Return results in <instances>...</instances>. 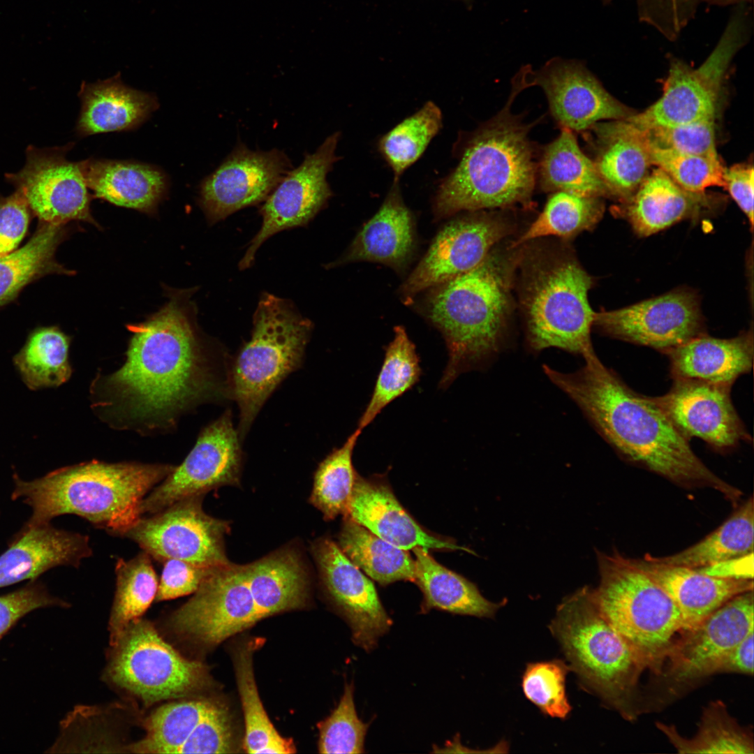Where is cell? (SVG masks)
<instances>
[{
    "label": "cell",
    "mask_w": 754,
    "mask_h": 754,
    "mask_svg": "<svg viewBox=\"0 0 754 754\" xmlns=\"http://www.w3.org/2000/svg\"><path fill=\"white\" fill-rule=\"evenodd\" d=\"M243 453L232 414L226 411L200 433L190 453L142 501L141 516L158 512L191 496L239 484Z\"/></svg>",
    "instance_id": "14"
},
{
    "label": "cell",
    "mask_w": 754,
    "mask_h": 754,
    "mask_svg": "<svg viewBox=\"0 0 754 754\" xmlns=\"http://www.w3.org/2000/svg\"><path fill=\"white\" fill-rule=\"evenodd\" d=\"M714 119L712 116L686 124L640 129L653 145L685 154L718 156Z\"/></svg>",
    "instance_id": "51"
},
{
    "label": "cell",
    "mask_w": 754,
    "mask_h": 754,
    "mask_svg": "<svg viewBox=\"0 0 754 754\" xmlns=\"http://www.w3.org/2000/svg\"><path fill=\"white\" fill-rule=\"evenodd\" d=\"M204 496L186 497L141 516L119 537L135 542L160 562L175 559L205 567L228 564L224 539L230 524L204 511Z\"/></svg>",
    "instance_id": "12"
},
{
    "label": "cell",
    "mask_w": 754,
    "mask_h": 754,
    "mask_svg": "<svg viewBox=\"0 0 754 754\" xmlns=\"http://www.w3.org/2000/svg\"><path fill=\"white\" fill-rule=\"evenodd\" d=\"M246 579L263 619L301 608L308 598L309 579L300 553L283 547L244 565Z\"/></svg>",
    "instance_id": "33"
},
{
    "label": "cell",
    "mask_w": 754,
    "mask_h": 754,
    "mask_svg": "<svg viewBox=\"0 0 754 754\" xmlns=\"http://www.w3.org/2000/svg\"><path fill=\"white\" fill-rule=\"evenodd\" d=\"M753 632L723 654L708 669L707 677L723 672L753 674Z\"/></svg>",
    "instance_id": "57"
},
{
    "label": "cell",
    "mask_w": 754,
    "mask_h": 754,
    "mask_svg": "<svg viewBox=\"0 0 754 754\" xmlns=\"http://www.w3.org/2000/svg\"><path fill=\"white\" fill-rule=\"evenodd\" d=\"M415 224L405 205L399 181H394L383 204L363 226L346 253L328 267L360 261L384 264L400 272L415 248Z\"/></svg>",
    "instance_id": "27"
},
{
    "label": "cell",
    "mask_w": 754,
    "mask_h": 754,
    "mask_svg": "<svg viewBox=\"0 0 754 754\" xmlns=\"http://www.w3.org/2000/svg\"><path fill=\"white\" fill-rule=\"evenodd\" d=\"M672 599L689 629L741 593L753 591V581L713 577L698 570L646 559H630Z\"/></svg>",
    "instance_id": "28"
},
{
    "label": "cell",
    "mask_w": 754,
    "mask_h": 754,
    "mask_svg": "<svg viewBox=\"0 0 754 754\" xmlns=\"http://www.w3.org/2000/svg\"><path fill=\"white\" fill-rule=\"evenodd\" d=\"M339 137V132L328 136L314 153L307 154L298 167L289 170L267 196L260 210L261 228L240 260L239 269L253 264L257 250L267 239L306 225L323 208L332 194L326 177L340 158L335 154Z\"/></svg>",
    "instance_id": "17"
},
{
    "label": "cell",
    "mask_w": 754,
    "mask_h": 754,
    "mask_svg": "<svg viewBox=\"0 0 754 754\" xmlns=\"http://www.w3.org/2000/svg\"><path fill=\"white\" fill-rule=\"evenodd\" d=\"M583 357L584 365L575 372L542 369L622 458L681 487L715 489L737 504L741 491L705 466L649 397L631 390L596 353Z\"/></svg>",
    "instance_id": "2"
},
{
    "label": "cell",
    "mask_w": 754,
    "mask_h": 754,
    "mask_svg": "<svg viewBox=\"0 0 754 754\" xmlns=\"http://www.w3.org/2000/svg\"><path fill=\"white\" fill-rule=\"evenodd\" d=\"M110 646L107 681L145 705L186 697L206 684L204 665L183 656L150 621L131 622Z\"/></svg>",
    "instance_id": "10"
},
{
    "label": "cell",
    "mask_w": 754,
    "mask_h": 754,
    "mask_svg": "<svg viewBox=\"0 0 754 754\" xmlns=\"http://www.w3.org/2000/svg\"><path fill=\"white\" fill-rule=\"evenodd\" d=\"M145 734L129 749L140 753H228L232 748L229 716L207 698L175 700L154 710Z\"/></svg>",
    "instance_id": "19"
},
{
    "label": "cell",
    "mask_w": 754,
    "mask_h": 754,
    "mask_svg": "<svg viewBox=\"0 0 754 754\" xmlns=\"http://www.w3.org/2000/svg\"><path fill=\"white\" fill-rule=\"evenodd\" d=\"M256 646L249 642L236 653L237 681L245 722L244 746L248 753H295L291 740L283 738L269 720L256 683L252 656Z\"/></svg>",
    "instance_id": "44"
},
{
    "label": "cell",
    "mask_w": 754,
    "mask_h": 754,
    "mask_svg": "<svg viewBox=\"0 0 754 754\" xmlns=\"http://www.w3.org/2000/svg\"><path fill=\"white\" fill-rule=\"evenodd\" d=\"M92 554L87 535L57 529L50 523L27 526L0 556V588L35 579L57 566L78 568Z\"/></svg>",
    "instance_id": "26"
},
{
    "label": "cell",
    "mask_w": 754,
    "mask_h": 754,
    "mask_svg": "<svg viewBox=\"0 0 754 754\" xmlns=\"http://www.w3.org/2000/svg\"><path fill=\"white\" fill-rule=\"evenodd\" d=\"M593 161L610 194L626 197L647 177L652 164L649 143L642 130L626 121L595 124Z\"/></svg>",
    "instance_id": "29"
},
{
    "label": "cell",
    "mask_w": 754,
    "mask_h": 754,
    "mask_svg": "<svg viewBox=\"0 0 754 754\" xmlns=\"http://www.w3.org/2000/svg\"><path fill=\"white\" fill-rule=\"evenodd\" d=\"M80 163L94 195L117 206L152 213L167 191L166 175L152 165L92 158Z\"/></svg>",
    "instance_id": "31"
},
{
    "label": "cell",
    "mask_w": 754,
    "mask_h": 754,
    "mask_svg": "<svg viewBox=\"0 0 754 754\" xmlns=\"http://www.w3.org/2000/svg\"><path fill=\"white\" fill-rule=\"evenodd\" d=\"M362 430L356 429L339 448H334L319 464L309 498L325 519L345 514L357 473L353 464V450Z\"/></svg>",
    "instance_id": "47"
},
{
    "label": "cell",
    "mask_w": 754,
    "mask_h": 754,
    "mask_svg": "<svg viewBox=\"0 0 754 754\" xmlns=\"http://www.w3.org/2000/svg\"><path fill=\"white\" fill-rule=\"evenodd\" d=\"M440 108L427 101L418 111L404 119L378 140L381 156L399 181L404 171L422 155L442 128Z\"/></svg>",
    "instance_id": "46"
},
{
    "label": "cell",
    "mask_w": 754,
    "mask_h": 754,
    "mask_svg": "<svg viewBox=\"0 0 754 754\" xmlns=\"http://www.w3.org/2000/svg\"><path fill=\"white\" fill-rule=\"evenodd\" d=\"M603 205L600 198L556 191L548 198L540 215L510 245L515 249L545 236L570 238L591 229L600 219Z\"/></svg>",
    "instance_id": "45"
},
{
    "label": "cell",
    "mask_w": 754,
    "mask_h": 754,
    "mask_svg": "<svg viewBox=\"0 0 754 754\" xmlns=\"http://www.w3.org/2000/svg\"><path fill=\"white\" fill-rule=\"evenodd\" d=\"M71 146H29L24 167L6 174V178L23 194L39 222L65 225L82 221L97 226L91 214L90 194L80 163L66 157Z\"/></svg>",
    "instance_id": "15"
},
{
    "label": "cell",
    "mask_w": 754,
    "mask_h": 754,
    "mask_svg": "<svg viewBox=\"0 0 754 754\" xmlns=\"http://www.w3.org/2000/svg\"><path fill=\"white\" fill-rule=\"evenodd\" d=\"M155 602L170 600L193 593L216 567H205L186 561L164 560ZM217 567V566H216Z\"/></svg>",
    "instance_id": "53"
},
{
    "label": "cell",
    "mask_w": 754,
    "mask_h": 754,
    "mask_svg": "<svg viewBox=\"0 0 754 754\" xmlns=\"http://www.w3.org/2000/svg\"><path fill=\"white\" fill-rule=\"evenodd\" d=\"M312 553L325 591L350 628L353 643L371 652L392 624L374 584L332 540L316 541Z\"/></svg>",
    "instance_id": "23"
},
{
    "label": "cell",
    "mask_w": 754,
    "mask_h": 754,
    "mask_svg": "<svg viewBox=\"0 0 754 754\" xmlns=\"http://www.w3.org/2000/svg\"><path fill=\"white\" fill-rule=\"evenodd\" d=\"M649 143L652 164L683 189L702 194L709 187L724 186V168L718 156L685 154Z\"/></svg>",
    "instance_id": "48"
},
{
    "label": "cell",
    "mask_w": 754,
    "mask_h": 754,
    "mask_svg": "<svg viewBox=\"0 0 754 754\" xmlns=\"http://www.w3.org/2000/svg\"><path fill=\"white\" fill-rule=\"evenodd\" d=\"M596 554L600 582L592 593L600 613L644 669L660 675L675 642L686 630L679 607L629 558L618 552Z\"/></svg>",
    "instance_id": "7"
},
{
    "label": "cell",
    "mask_w": 754,
    "mask_h": 754,
    "mask_svg": "<svg viewBox=\"0 0 754 754\" xmlns=\"http://www.w3.org/2000/svg\"><path fill=\"white\" fill-rule=\"evenodd\" d=\"M754 506L753 498L741 505L718 528L695 545L663 557L646 554L651 561L692 568L753 552Z\"/></svg>",
    "instance_id": "39"
},
{
    "label": "cell",
    "mask_w": 754,
    "mask_h": 754,
    "mask_svg": "<svg viewBox=\"0 0 754 754\" xmlns=\"http://www.w3.org/2000/svg\"><path fill=\"white\" fill-rule=\"evenodd\" d=\"M193 594L166 619L168 631L177 641L216 645L263 619L244 565L214 568Z\"/></svg>",
    "instance_id": "13"
},
{
    "label": "cell",
    "mask_w": 754,
    "mask_h": 754,
    "mask_svg": "<svg viewBox=\"0 0 754 754\" xmlns=\"http://www.w3.org/2000/svg\"><path fill=\"white\" fill-rule=\"evenodd\" d=\"M674 379L732 385L753 364L752 332L731 339L697 335L668 352Z\"/></svg>",
    "instance_id": "30"
},
{
    "label": "cell",
    "mask_w": 754,
    "mask_h": 754,
    "mask_svg": "<svg viewBox=\"0 0 754 754\" xmlns=\"http://www.w3.org/2000/svg\"><path fill=\"white\" fill-rule=\"evenodd\" d=\"M167 464L107 463L93 460L55 470L30 481L15 478L13 499L31 509L27 526L75 515L119 535L141 517L145 497L175 468Z\"/></svg>",
    "instance_id": "4"
},
{
    "label": "cell",
    "mask_w": 754,
    "mask_h": 754,
    "mask_svg": "<svg viewBox=\"0 0 754 754\" xmlns=\"http://www.w3.org/2000/svg\"><path fill=\"white\" fill-rule=\"evenodd\" d=\"M549 628L582 687L627 720L640 714L637 690L645 670L600 613L592 589L584 586L558 605Z\"/></svg>",
    "instance_id": "6"
},
{
    "label": "cell",
    "mask_w": 754,
    "mask_h": 754,
    "mask_svg": "<svg viewBox=\"0 0 754 754\" xmlns=\"http://www.w3.org/2000/svg\"><path fill=\"white\" fill-rule=\"evenodd\" d=\"M79 97L82 108L76 130L81 136L135 128L158 108L154 95L126 86L119 73L84 82Z\"/></svg>",
    "instance_id": "32"
},
{
    "label": "cell",
    "mask_w": 754,
    "mask_h": 754,
    "mask_svg": "<svg viewBox=\"0 0 754 754\" xmlns=\"http://www.w3.org/2000/svg\"><path fill=\"white\" fill-rule=\"evenodd\" d=\"M748 10L743 6L730 17L720 40L697 68L674 58L659 99L644 112L625 119L646 129L674 126L715 116L716 103L727 69L750 35Z\"/></svg>",
    "instance_id": "11"
},
{
    "label": "cell",
    "mask_w": 754,
    "mask_h": 754,
    "mask_svg": "<svg viewBox=\"0 0 754 754\" xmlns=\"http://www.w3.org/2000/svg\"><path fill=\"white\" fill-rule=\"evenodd\" d=\"M31 215L27 201L19 190L0 197V258L17 249L27 234Z\"/></svg>",
    "instance_id": "55"
},
{
    "label": "cell",
    "mask_w": 754,
    "mask_h": 754,
    "mask_svg": "<svg viewBox=\"0 0 754 754\" xmlns=\"http://www.w3.org/2000/svg\"><path fill=\"white\" fill-rule=\"evenodd\" d=\"M707 575L726 579H753V552L695 568Z\"/></svg>",
    "instance_id": "58"
},
{
    "label": "cell",
    "mask_w": 754,
    "mask_h": 754,
    "mask_svg": "<svg viewBox=\"0 0 754 754\" xmlns=\"http://www.w3.org/2000/svg\"><path fill=\"white\" fill-rule=\"evenodd\" d=\"M656 726L680 753H754L752 733L738 724L721 701L704 709L698 730L691 738L681 736L674 725L658 722Z\"/></svg>",
    "instance_id": "41"
},
{
    "label": "cell",
    "mask_w": 754,
    "mask_h": 754,
    "mask_svg": "<svg viewBox=\"0 0 754 754\" xmlns=\"http://www.w3.org/2000/svg\"><path fill=\"white\" fill-rule=\"evenodd\" d=\"M524 89L515 76L503 108L475 131L459 133L452 151L457 165L441 181L434 198L436 221L462 211L530 205L538 165L528 136L532 125L511 112Z\"/></svg>",
    "instance_id": "3"
},
{
    "label": "cell",
    "mask_w": 754,
    "mask_h": 754,
    "mask_svg": "<svg viewBox=\"0 0 754 754\" xmlns=\"http://www.w3.org/2000/svg\"><path fill=\"white\" fill-rule=\"evenodd\" d=\"M700 1H704L711 5L715 6H728L731 4H741L752 1V0H700Z\"/></svg>",
    "instance_id": "59"
},
{
    "label": "cell",
    "mask_w": 754,
    "mask_h": 754,
    "mask_svg": "<svg viewBox=\"0 0 754 754\" xmlns=\"http://www.w3.org/2000/svg\"><path fill=\"white\" fill-rule=\"evenodd\" d=\"M462 1H464L466 2H468L470 0H462Z\"/></svg>",
    "instance_id": "61"
},
{
    "label": "cell",
    "mask_w": 754,
    "mask_h": 754,
    "mask_svg": "<svg viewBox=\"0 0 754 754\" xmlns=\"http://www.w3.org/2000/svg\"><path fill=\"white\" fill-rule=\"evenodd\" d=\"M353 682L346 683L337 706L318 724L319 753L361 754L365 752L364 739L369 724L358 717Z\"/></svg>",
    "instance_id": "49"
},
{
    "label": "cell",
    "mask_w": 754,
    "mask_h": 754,
    "mask_svg": "<svg viewBox=\"0 0 754 754\" xmlns=\"http://www.w3.org/2000/svg\"><path fill=\"white\" fill-rule=\"evenodd\" d=\"M312 323L293 304L265 293L253 317L251 339L227 374L226 395L239 410L238 433L245 436L266 400L302 362Z\"/></svg>",
    "instance_id": "8"
},
{
    "label": "cell",
    "mask_w": 754,
    "mask_h": 754,
    "mask_svg": "<svg viewBox=\"0 0 754 754\" xmlns=\"http://www.w3.org/2000/svg\"><path fill=\"white\" fill-rule=\"evenodd\" d=\"M51 596L44 586L32 583L0 596V637L22 617L33 610L50 606H67Z\"/></svg>",
    "instance_id": "54"
},
{
    "label": "cell",
    "mask_w": 754,
    "mask_h": 754,
    "mask_svg": "<svg viewBox=\"0 0 754 754\" xmlns=\"http://www.w3.org/2000/svg\"><path fill=\"white\" fill-rule=\"evenodd\" d=\"M524 268L521 302L529 348L555 347L583 357L595 353L591 276L575 258L560 255L534 258Z\"/></svg>",
    "instance_id": "9"
},
{
    "label": "cell",
    "mask_w": 754,
    "mask_h": 754,
    "mask_svg": "<svg viewBox=\"0 0 754 754\" xmlns=\"http://www.w3.org/2000/svg\"><path fill=\"white\" fill-rule=\"evenodd\" d=\"M519 72L527 88H542L552 116L562 128L583 131L602 120L630 116L580 61L556 57L538 70L525 66Z\"/></svg>",
    "instance_id": "20"
},
{
    "label": "cell",
    "mask_w": 754,
    "mask_h": 754,
    "mask_svg": "<svg viewBox=\"0 0 754 754\" xmlns=\"http://www.w3.org/2000/svg\"><path fill=\"white\" fill-rule=\"evenodd\" d=\"M344 515L406 551L420 547L472 552L425 531L401 506L387 482L380 479H367L357 474Z\"/></svg>",
    "instance_id": "25"
},
{
    "label": "cell",
    "mask_w": 754,
    "mask_h": 754,
    "mask_svg": "<svg viewBox=\"0 0 754 754\" xmlns=\"http://www.w3.org/2000/svg\"><path fill=\"white\" fill-rule=\"evenodd\" d=\"M415 579L423 593L422 611L439 609L454 614L493 618L505 604L486 599L477 586L461 575L441 565L427 549L415 547Z\"/></svg>",
    "instance_id": "34"
},
{
    "label": "cell",
    "mask_w": 754,
    "mask_h": 754,
    "mask_svg": "<svg viewBox=\"0 0 754 754\" xmlns=\"http://www.w3.org/2000/svg\"><path fill=\"white\" fill-rule=\"evenodd\" d=\"M640 20L675 40L693 19L700 0H636Z\"/></svg>",
    "instance_id": "52"
},
{
    "label": "cell",
    "mask_w": 754,
    "mask_h": 754,
    "mask_svg": "<svg viewBox=\"0 0 754 754\" xmlns=\"http://www.w3.org/2000/svg\"><path fill=\"white\" fill-rule=\"evenodd\" d=\"M66 235L64 225L39 222L24 246L0 258V307L14 300L25 286L46 275L73 274L55 257Z\"/></svg>",
    "instance_id": "36"
},
{
    "label": "cell",
    "mask_w": 754,
    "mask_h": 754,
    "mask_svg": "<svg viewBox=\"0 0 754 754\" xmlns=\"http://www.w3.org/2000/svg\"><path fill=\"white\" fill-rule=\"evenodd\" d=\"M128 329L125 363L94 383L95 406L112 424L168 428L187 409L226 395L216 359L184 302L172 297Z\"/></svg>",
    "instance_id": "1"
},
{
    "label": "cell",
    "mask_w": 754,
    "mask_h": 754,
    "mask_svg": "<svg viewBox=\"0 0 754 754\" xmlns=\"http://www.w3.org/2000/svg\"><path fill=\"white\" fill-rule=\"evenodd\" d=\"M753 180L752 166L734 165L724 168L723 181L730 195L753 225Z\"/></svg>",
    "instance_id": "56"
},
{
    "label": "cell",
    "mask_w": 754,
    "mask_h": 754,
    "mask_svg": "<svg viewBox=\"0 0 754 754\" xmlns=\"http://www.w3.org/2000/svg\"><path fill=\"white\" fill-rule=\"evenodd\" d=\"M593 325L615 338L668 352L699 335L695 297L674 291L613 311L595 313Z\"/></svg>",
    "instance_id": "24"
},
{
    "label": "cell",
    "mask_w": 754,
    "mask_h": 754,
    "mask_svg": "<svg viewBox=\"0 0 754 754\" xmlns=\"http://www.w3.org/2000/svg\"><path fill=\"white\" fill-rule=\"evenodd\" d=\"M570 671L569 665L559 659L528 663L522 677L524 694L544 714L566 718L572 709L566 692Z\"/></svg>",
    "instance_id": "50"
},
{
    "label": "cell",
    "mask_w": 754,
    "mask_h": 754,
    "mask_svg": "<svg viewBox=\"0 0 754 754\" xmlns=\"http://www.w3.org/2000/svg\"><path fill=\"white\" fill-rule=\"evenodd\" d=\"M151 559L142 550L128 561L119 558L116 562V589L108 624L110 644L155 601L158 579Z\"/></svg>",
    "instance_id": "42"
},
{
    "label": "cell",
    "mask_w": 754,
    "mask_h": 754,
    "mask_svg": "<svg viewBox=\"0 0 754 754\" xmlns=\"http://www.w3.org/2000/svg\"><path fill=\"white\" fill-rule=\"evenodd\" d=\"M603 2L605 3H608L611 2L612 0H603Z\"/></svg>",
    "instance_id": "60"
},
{
    "label": "cell",
    "mask_w": 754,
    "mask_h": 754,
    "mask_svg": "<svg viewBox=\"0 0 754 754\" xmlns=\"http://www.w3.org/2000/svg\"><path fill=\"white\" fill-rule=\"evenodd\" d=\"M338 546L360 569L382 585L415 579V563L406 550L379 538L345 516Z\"/></svg>",
    "instance_id": "38"
},
{
    "label": "cell",
    "mask_w": 754,
    "mask_h": 754,
    "mask_svg": "<svg viewBox=\"0 0 754 754\" xmlns=\"http://www.w3.org/2000/svg\"><path fill=\"white\" fill-rule=\"evenodd\" d=\"M753 599V591L736 596L681 634L659 675L671 693L707 677L717 659L754 631Z\"/></svg>",
    "instance_id": "18"
},
{
    "label": "cell",
    "mask_w": 754,
    "mask_h": 754,
    "mask_svg": "<svg viewBox=\"0 0 754 754\" xmlns=\"http://www.w3.org/2000/svg\"><path fill=\"white\" fill-rule=\"evenodd\" d=\"M422 374L416 347L401 325L394 328V337L385 349L383 361L371 398L357 422L363 430L390 403L411 390Z\"/></svg>",
    "instance_id": "40"
},
{
    "label": "cell",
    "mask_w": 754,
    "mask_h": 754,
    "mask_svg": "<svg viewBox=\"0 0 754 754\" xmlns=\"http://www.w3.org/2000/svg\"><path fill=\"white\" fill-rule=\"evenodd\" d=\"M69 337L55 326L35 329L14 357L22 380L31 390L57 387L66 382L72 369L68 362Z\"/></svg>",
    "instance_id": "43"
},
{
    "label": "cell",
    "mask_w": 754,
    "mask_h": 754,
    "mask_svg": "<svg viewBox=\"0 0 754 754\" xmlns=\"http://www.w3.org/2000/svg\"><path fill=\"white\" fill-rule=\"evenodd\" d=\"M291 168L281 151H252L238 143L200 188L199 202L209 223L264 202Z\"/></svg>",
    "instance_id": "21"
},
{
    "label": "cell",
    "mask_w": 754,
    "mask_h": 754,
    "mask_svg": "<svg viewBox=\"0 0 754 754\" xmlns=\"http://www.w3.org/2000/svg\"><path fill=\"white\" fill-rule=\"evenodd\" d=\"M701 195L683 189L658 168L637 189L626 216L637 235L649 236L697 213L705 201Z\"/></svg>",
    "instance_id": "35"
},
{
    "label": "cell",
    "mask_w": 754,
    "mask_h": 754,
    "mask_svg": "<svg viewBox=\"0 0 754 754\" xmlns=\"http://www.w3.org/2000/svg\"><path fill=\"white\" fill-rule=\"evenodd\" d=\"M537 172L545 191L598 198L610 194L593 161L581 150L574 132L566 128L544 147Z\"/></svg>",
    "instance_id": "37"
},
{
    "label": "cell",
    "mask_w": 754,
    "mask_h": 754,
    "mask_svg": "<svg viewBox=\"0 0 754 754\" xmlns=\"http://www.w3.org/2000/svg\"><path fill=\"white\" fill-rule=\"evenodd\" d=\"M731 387L678 378L664 395L649 397L686 439L697 437L726 451L750 438L733 406Z\"/></svg>",
    "instance_id": "22"
},
{
    "label": "cell",
    "mask_w": 754,
    "mask_h": 754,
    "mask_svg": "<svg viewBox=\"0 0 754 754\" xmlns=\"http://www.w3.org/2000/svg\"><path fill=\"white\" fill-rule=\"evenodd\" d=\"M471 212L451 220L437 233L401 286L404 304H410L422 291L472 269L507 235L509 227L503 219Z\"/></svg>",
    "instance_id": "16"
},
{
    "label": "cell",
    "mask_w": 754,
    "mask_h": 754,
    "mask_svg": "<svg viewBox=\"0 0 754 754\" xmlns=\"http://www.w3.org/2000/svg\"><path fill=\"white\" fill-rule=\"evenodd\" d=\"M512 264L491 251L472 269L429 289L425 315L441 333L448 360L438 387L482 369L501 350L511 307Z\"/></svg>",
    "instance_id": "5"
}]
</instances>
